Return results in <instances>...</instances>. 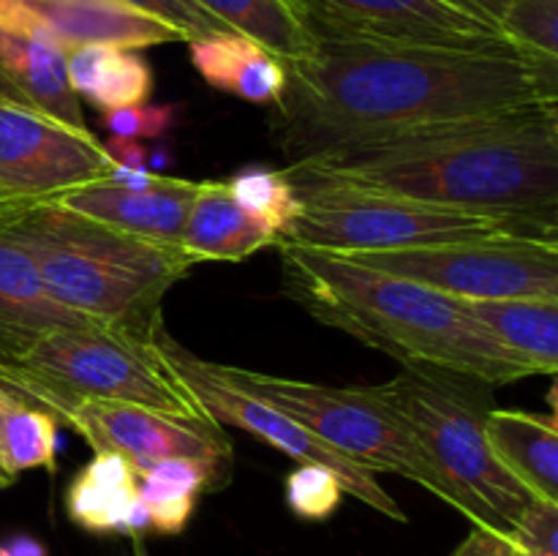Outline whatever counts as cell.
<instances>
[{
    "label": "cell",
    "instance_id": "obj_1",
    "mask_svg": "<svg viewBox=\"0 0 558 556\" xmlns=\"http://www.w3.org/2000/svg\"><path fill=\"white\" fill-rule=\"evenodd\" d=\"M558 63L526 52H463L314 36L287 63L272 142L289 167L354 145L558 104Z\"/></svg>",
    "mask_w": 558,
    "mask_h": 556
},
{
    "label": "cell",
    "instance_id": "obj_2",
    "mask_svg": "<svg viewBox=\"0 0 558 556\" xmlns=\"http://www.w3.org/2000/svg\"><path fill=\"white\" fill-rule=\"evenodd\" d=\"M430 205L558 223L556 104L327 153L287 169Z\"/></svg>",
    "mask_w": 558,
    "mask_h": 556
},
{
    "label": "cell",
    "instance_id": "obj_3",
    "mask_svg": "<svg viewBox=\"0 0 558 556\" xmlns=\"http://www.w3.org/2000/svg\"><path fill=\"white\" fill-rule=\"evenodd\" d=\"M283 292L311 316L387 352L403 365L450 371L485 385H510L532 365L485 330L466 303L343 254L276 243Z\"/></svg>",
    "mask_w": 558,
    "mask_h": 556
},
{
    "label": "cell",
    "instance_id": "obj_4",
    "mask_svg": "<svg viewBox=\"0 0 558 556\" xmlns=\"http://www.w3.org/2000/svg\"><path fill=\"white\" fill-rule=\"evenodd\" d=\"M0 229L31 256L63 309L134 330L163 322V294L196 265L180 245L134 238L54 202H33L0 218Z\"/></svg>",
    "mask_w": 558,
    "mask_h": 556
},
{
    "label": "cell",
    "instance_id": "obj_5",
    "mask_svg": "<svg viewBox=\"0 0 558 556\" xmlns=\"http://www.w3.org/2000/svg\"><path fill=\"white\" fill-rule=\"evenodd\" d=\"M150 330L82 319L44 333L16 363L0 368V385L63 418L87 401L134 403L178 420L216 423Z\"/></svg>",
    "mask_w": 558,
    "mask_h": 556
},
{
    "label": "cell",
    "instance_id": "obj_6",
    "mask_svg": "<svg viewBox=\"0 0 558 556\" xmlns=\"http://www.w3.org/2000/svg\"><path fill=\"white\" fill-rule=\"evenodd\" d=\"M412 434L434 467L441 499L472 518L480 529L510 534L537 496L518 483L494 456L485 418L496 407L490 385L472 376L423 365H403L385 385H371Z\"/></svg>",
    "mask_w": 558,
    "mask_h": 556
},
{
    "label": "cell",
    "instance_id": "obj_7",
    "mask_svg": "<svg viewBox=\"0 0 558 556\" xmlns=\"http://www.w3.org/2000/svg\"><path fill=\"white\" fill-rule=\"evenodd\" d=\"M289 178L298 191L300 213L278 234L276 243H294L330 254H368L488 238L558 240V223L430 205L332 180Z\"/></svg>",
    "mask_w": 558,
    "mask_h": 556
},
{
    "label": "cell",
    "instance_id": "obj_8",
    "mask_svg": "<svg viewBox=\"0 0 558 556\" xmlns=\"http://www.w3.org/2000/svg\"><path fill=\"white\" fill-rule=\"evenodd\" d=\"M213 365L223 379L298 420L322 445L341 452L354 467L371 474L390 472L414 480L441 499L439 478L425 452L407 425L371 396L368 387H330L238 365Z\"/></svg>",
    "mask_w": 558,
    "mask_h": 556
},
{
    "label": "cell",
    "instance_id": "obj_9",
    "mask_svg": "<svg viewBox=\"0 0 558 556\" xmlns=\"http://www.w3.org/2000/svg\"><path fill=\"white\" fill-rule=\"evenodd\" d=\"M343 256L458 300H558V240L488 238Z\"/></svg>",
    "mask_w": 558,
    "mask_h": 556
},
{
    "label": "cell",
    "instance_id": "obj_10",
    "mask_svg": "<svg viewBox=\"0 0 558 556\" xmlns=\"http://www.w3.org/2000/svg\"><path fill=\"white\" fill-rule=\"evenodd\" d=\"M311 36L403 47L521 52L494 16L463 0H292Z\"/></svg>",
    "mask_w": 558,
    "mask_h": 556
},
{
    "label": "cell",
    "instance_id": "obj_11",
    "mask_svg": "<svg viewBox=\"0 0 558 556\" xmlns=\"http://www.w3.org/2000/svg\"><path fill=\"white\" fill-rule=\"evenodd\" d=\"M156 338L163 358H167L169 365L183 376V382L189 385V390L194 392L196 401L202 403V409L210 414V420H216L218 425H234V428L248 431V434L259 436L262 442H267V445H272L276 450H281L283 456L294 458L298 463H325V467H330L332 472L341 478L343 488H347V494H352L354 499L374 507V510L392 518V521H407V512H403L401 507H398V501L376 483L374 474L354 467L352 461H347V458H343L341 452L332 450V447L322 445L308 428H303L298 420L283 414L281 409L248 396L245 390L234 387L232 382L223 379L210 360L196 358L194 352L180 347L163 325L158 327Z\"/></svg>",
    "mask_w": 558,
    "mask_h": 556
},
{
    "label": "cell",
    "instance_id": "obj_12",
    "mask_svg": "<svg viewBox=\"0 0 558 556\" xmlns=\"http://www.w3.org/2000/svg\"><path fill=\"white\" fill-rule=\"evenodd\" d=\"M93 131L71 129L49 114L0 96V194L44 202L112 172Z\"/></svg>",
    "mask_w": 558,
    "mask_h": 556
},
{
    "label": "cell",
    "instance_id": "obj_13",
    "mask_svg": "<svg viewBox=\"0 0 558 556\" xmlns=\"http://www.w3.org/2000/svg\"><path fill=\"white\" fill-rule=\"evenodd\" d=\"M96 452H118L136 478L167 458H202L232 467V439L218 423L178 420L134 403L87 401L63 414Z\"/></svg>",
    "mask_w": 558,
    "mask_h": 556
},
{
    "label": "cell",
    "instance_id": "obj_14",
    "mask_svg": "<svg viewBox=\"0 0 558 556\" xmlns=\"http://www.w3.org/2000/svg\"><path fill=\"white\" fill-rule=\"evenodd\" d=\"M196 185L199 183L194 180L161 174L150 189H125L109 178H101L44 202H54L65 210H74L125 234L150 240V243L180 245Z\"/></svg>",
    "mask_w": 558,
    "mask_h": 556
},
{
    "label": "cell",
    "instance_id": "obj_15",
    "mask_svg": "<svg viewBox=\"0 0 558 556\" xmlns=\"http://www.w3.org/2000/svg\"><path fill=\"white\" fill-rule=\"evenodd\" d=\"M65 58L69 52L47 33L0 22V96L71 129L90 131L69 85Z\"/></svg>",
    "mask_w": 558,
    "mask_h": 556
},
{
    "label": "cell",
    "instance_id": "obj_16",
    "mask_svg": "<svg viewBox=\"0 0 558 556\" xmlns=\"http://www.w3.org/2000/svg\"><path fill=\"white\" fill-rule=\"evenodd\" d=\"M82 319L87 316L52 300L31 256L0 229V368L16 363L44 333Z\"/></svg>",
    "mask_w": 558,
    "mask_h": 556
},
{
    "label": "cell",
    "instance_id": "obj_17",
    "mask_svg": "<svg viewBox=\"0 0 558 556\" xmlns=\"http://www.w3.org/2000/svg\"><path fill=\"white\" fill-rule=\"evenodd\" d=\"M136 472L118 452H96L71 478L65 488V512L80 529L93 534L150 532V516L136 491Z\"/></svg>",
    "mask_w": 558,
    "mask_h": 556
},
{
    "label": "cell",
    "instance_id": "obj_18",
    "mask_svg": "<svg viewBox=\"0 0 558 556\" xmlns=\"http://www.w3.org/2000/svg\"><path fill=\"white\" fill-rule=\"evenodd\" d=\"M278 234L234 202L221 180L196 185L180 249L194 262H243L256 251L276 245Z\"/></svg>",
    "mask_w": 558,
    "mask_h": 556
},
{
    "label": "cell",
    "instance_id": "obj_19",
    "mask_svg": "<svg viewBox=\"0 0 558 556\" xmlns=\"http://www.w3.org/2000/svg\"><path fill=\"white\" fill-rule=\"evenodd\" d=\"M189 58L207 85L248 104L276 107L287 90V63L234 31L189 41Z\"/></svg>",
    "mask_w": 558,
    "mask_h": 556
},
{
    "label": "cell",
    "instance_id": "obj_20",
    "mask_svg": "<svg viewBox=\"0 0 558 556\" xmlns=\"http://www.w3.org/2000/svg\"><path fill=\"white\" fill-rule=\"evenodd\" d=\"M485 436L501 467L537 499L558 501L556 414L494 407L485 418Z\"/></svg>",
    "mask_w": 558,
    "mask_h": 556
},
{
    "label": "cell",
    "instance_id": "obj_21",
    "mask_svg": "<svg viewBox=\"0 0 558 556\" xmlns=\"http://www.w3.org/2000/svg\"><path fill=\"white\" fill-rule=\"evenodd\" d=\"M65 71L76 98H85L101 112L147 104L153 93V69L140 49L85 44L71 49Z\"/></svg>",
    "mask_w": 558,
    "mask_h": 556
},
{
    "label": "cell",
    "instance_id": "obj_22",
    "mask_svg": "<svg viewBox=\"0 0 558 556\" xmlns=\"http://www.w3.org/2000/svg\"><path fill=\"white\" fill-rule=\"evenodd\" d=\"M474 319L494 333L510 352L526 360L534 374L558 368V300L510 298L463 300Z\"/></svg>",
    "mask_w": 558,
    "mask_h": 556
},
{
    "label": "cell",
    "instance_id": "obj_23",
    "mask_svg": "<svg viewBox=\"0 0 558 556\" xmlns=\"http://www.w3.org/2000/svg\"><path fill=\"white\" fill-rule=\"evenodd\" d=\"M229 469L223 463L202 458H167L147 469L136 483L140 499L150 516V532L180 534L189 527L196 501L207 488L216 491L229 483Z\"/></svg>",
    "mask_w": 558,
    "mask_h": 556
},
{
    "label": "cell",
    "instance_id": "obj_24",
    "mask_svg": "<svg viewBox=\"0 0 558 556\" xmlns=\"http://www.w3.org/2000/svg\"><path fill=\"white\" fill-rule=\"evenodd\" d=\"M207 16L281 58L283 63L305 58L314 49V36L305 27L292 0H189Z\"/></svg>",
    "mask_w": 558,
    "mask_h": 556
},
{
    "label": "cell",
    "instance_id": "obj_25",
    "mask_svg": "<svg viewBox=\"0 0 558 556\" xmlns=\"http://www.w3.org/2000/svg\"><path fill=\"white\" fill-rule=\"evenodd\" d=\"M58 423L52 412L0 385V469L11 480L27 469H58Z\"/></svg>",
    "mask_w": 558,
    "mask_h": 556
},
{
    "label": "cell",
    "instance_id": "obj_26",
    "mask_svg": "<svg viewBox=\"0 0 558 556\" xmlns=\"http://www.w3.org/2000/svg\"><path fill=\"white\" fill-rule=\"evenodd\" d=\"M227 185L234 202L251 216L265 221L276 234H281L300 213L298 191L287 169L245 167L232 180H227Z\"/></svg>",
    "mask_w": 558,
    "mask_h": 556
},
{
    "label": "cell",
    "instance_id": "obj_27",
    "mask_svg": "<svg viewBox=\"0 0 558 556\" xmlns=\"http://www.w3.org/2000/svg\"><path fill=\"white\" fill-rule=\"evenodd\" d=\"M499 25L521 52L558 63V0H510Z\"/></svg>",
    "mask_w": 558,
    "mask_h": 556
},
{
    "label": "cell",
    "instance_id": "obj_28",
    "mask_svg": "<svg viewBox=\"0 0 558 556\" xmlns=\"http://www.w3.org/2000/svg\"><path fill=\"white\" fill-rule=\"evenodd\" d=\"M347 488L325 463H298L287 478V505L303 521H327L341 507Z\"/></svg>",
    "mask_w": 558,
    "mask_h": 556
},
{
    "label": "cell",
    "instance_id": "obj_29",
    "mask_svg": "<svg viewBox=\"0 0 558 556\" xmlns=\"http://www.w3.org/2000/svg\"><path fill=\"white\" fill-rule=\"evenodd\" d=\"M505 540L515 556H558V501L534 499Z\"/></svg>",
    "mask_w": 558,
    "mask_h": 556
},
{
    "label": "cell",
    "instance_id": "obj_30",
    "mask_svg": "<svg viewBox=\"0 0 558 556\" xmlns=\"http://www.w3.org/2000/svg\"><path fill=\"white\" fill-rule=\"evenodd\" d=\"M178 123V107L172 104H136L101 112V125L123 140H158Z\"/></svg>",
    "mask_w": 558,
    "mask_h": 556
},
{
    "label": "cell",
    "instance_id": "obj_31",
    "mask_svg": "<svg viewBox=\"0 0 558 556\" xmlns=\"http://www.w3.org/2000/svg\"><path fill=\"white\" fill-rule=\"evenodd\" d=\"M120 3L131 5V9L142 11V14L153 16V20L163 22V25L174 27L185 41H196V38H210L218 33H229L227 25L207 16L189 0H120Z\"/></svg>",
    "mask_w": 558,
    "mask_h": 556
},
{
    "label": "cell",
    "instance_id": "obj_32",
    "mask_svg": "<svg viewBox=\"0 0 558 556\" xmlns=\"http://www.w3.org/2000/svg\"><path fill=\"white\" fill-rule=\"evenodd\" d=\"M452 556H515L501 534L488 532V529H474L466 540L456 548Z\"/></svg>",
    "mask_w": 558,
    "mask_h": 556
},
{
    "label": "cell",
    "instance_id": "obj_33",
    "mask_svg": "<svg viewBox=\"0 0 558 556\" xmlns=\"http://www.w3.org/2000/svg\"><path fill=\"white\" fill-rule=\"evenodd\" d=\"M104 153L109 156V161L120 164V167H134V169H147V147L140 140H123V136H109L107 142H101Z\"/></svg>",
    "mask_w": 558,
    "mask_h": 556
},
{
    "label": "cell",
    "instance_id": "obj_34",
    "mask_svg": "<svg viewBox=\"0 0 558 556\" xmlns=\"http://www.w3.org/2000/svg\"><path fill=\"white\" fill-rule=\"evenodd\" d=\"M0 556H47V545L33 534H11L0 540Z\"/></svg>",
    "mask_w": 558,
    "mask_h": 556
},
{
    "label": "cell",
    "instance_id": "obj_35",
    "mask_svg": "<svg viewBox=\"0 0 558 556\" xmlns=\"http://www.w3.org/2000/svg\"><path fill=\"white\" fill-rule=\"evenodd\" d=\"M463 3L474 5V9H480V11H483V14L494 16V20L499 22L501 11L507 9V3H510V0H463Z\"/></svg>",
    "mask_w": 558,
    "mask_h": 556
},
{
    "label": "cell",
    "instance_id": "obj_36",
    "mask_svg": "<svg viewBox=\"0 0 558 556\" xmlns=\"http://www.w3.org/2000/svg\"><path fill=\"white\" fill-rule=\"evenodd\" d=\"M27 205H33V202H25V200H11V196H3V194H0V218L14 216V213L25 210Z\"/></svg>",
    "mask_w": 558,
    "mask_h": 556
},
{
    "label": "cell",
    "instance_id": "obj_37",
    "mask_svg": "<svg viewBox=\"0 0 558 556\" xmlns=\"http://www.w3.org/2000/svg\"><path fill=\"white\" fill-rule=\"evenodd\" d=\"M11 483H14V480H11V478H9V474H5V472H3V469H0V488H9V485H11Z\"/></svg>",
    "mask_w": 558,
    "mask_h": 556
}]
</instances>
